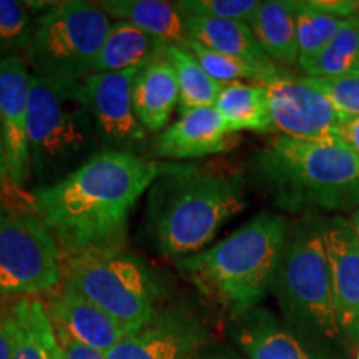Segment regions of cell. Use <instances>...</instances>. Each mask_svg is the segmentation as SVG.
<instances>
[{"mask_svg": "<svg viewBox=\"0 0 359 359\" xmlns=\"http://www.w3.org/2000/svg\"><path fill=\"white\" fill-rule=\"evenodd\" d=\"M356 359H359V349H358V356H356Z\"/></svg>", "mask_w": 359, "mask_h": 359, "instance_id": "cell-39", "label": "cell"}, {"mask_svg": "<svg viewBox=\"0 0 359 359\" xmlns=\"http://www.w3.org/2000/svg\"><path fill=\"white\" fill-rule=\"evenodd\" d=\"M326 219L308 213L290 224L271 291L283 321L325 359H348L349 348L336 318L325 243Z\"/></svg>", "mask_w": 359, "mask_h": 359, "instance_id": "cell-4", "label": "cell"}, {"mask_svg": "<svg viewBox=\"0 0 359 359\" xmlns=\"http://www.w3.org/2000/svg\"><path fill=\"white\" fill-rule=\"evenodd\" d=\"M195 359H246L245 356H240L235 351L228 348H213V349H203Z\"/></svg>", "mask_w": 359, "mask_h": 359, "instance_id": "cell-35", "label": "cell"}, {"mask_svg": "<svg viewBox=\"0 0 359 359\" xmlns=\"http://www.w3.org/2000/svg\"><path fill=\"white\" fill-rule=\"evenodd\" d=\"M273 127L303 140H331L346 120L306 77H290L266 85Z\"/></svg>", "mask_w": 359, "mask_h": 359, "instance_id": "cell-11", "label": "cell"}, {"mask_svg": "<svg viewBox=\"0 0 359 359\" xmlns=\"http://www.w3.org/2000/svg\"><path fill=\"white\" fill-rule=\"evenodd\" d=\"M167 165L105 150L57 183L35 191V215L62 255L123 251L133 206Z\"/></svg>", "mask_w": 359, "mask_h": 359, "instance_id": "cell-1", "label": "cell"}, {"mask_svg": "<svg viewBox=\"0 0 359 359\" xmlns=\"http://www.w3.org/2000/svg\"><path fill=\"white\" fill-rule=\"evenodd\" d=\"M0 173L7 178V161H6V150H4L2 125H0Z\"/></svg>", "mask_w": 359, "mask_h": 359, "instance_id": "cell-36", "label": "cell"}, {"mask_svg": "<svg viewBox=\"0 0 359 359\" xmlns=\"http://www.w3.org/2000/svg\"><path fill=\"white\" fill-rule=\"evenodd\" d=\"M177 103H180L177 74L163 53L138 72L133 83V111L148 133H156L167 127Z\"/></svg>", "mask_w": 359, "mask_h": 359, "instance_id": "cell-18", "label": "cell"}, {"mask_svg": "<svg viewBox=\"0 0 359 359\" xmlns=\"http://www.w3.org/2000/svg\"><path fill=\"white\" fill-rule=\"evenodd\" d=\"M142 69L92 74L83 80L97 133L115 151L132 154L147 140L148 132L133 111V83Z\"/></svg>", "mask_w": 359, "mask_h": 359, "instance_id": "cell-12", "label": "cell"}, {"mask_svg": "<svg viewBox=\"0 0 359 359\" xmlns=\"http://www.w3.org/2000/svg\"><path fill=\"white\" fill-rule=\"evenodd\" d=\"M4 180H7L6 177H4V175L2 173H0V182H4Z\"/></svg>", "mask_w": 359, "mask_h": 359, "instance_id": "cell-38", "label": "cell"}, {"mask_svg": "<svg viewBox=\"0 0 359 359\" xmlns=\"http://www.w3.org/2000/svg\"><path fill=\"white\" fill-rule=\"evenodd\" d=\"M251 32L276 65H298L294 6L290 0L259 2L257 11L246 22Z\"/></svg>", "mask_w": 359, "mask_h": 359, "instance_id": "cell-21", "label": "cell"}, {"mask_svg": "<svg viewBox=\"0 0 359 359\" xmlns=\"http://www.w3.org/2000/svg\"><path fill=\"white\" fill-rule=\"evenodd\" d=\"M45 308L55 330L103 354L127 336V331L110 314L102 311L64 283L47 294Z\"/></svg>", "mask_w": 359, "mask_h": 359, "instance_id": "cell-15", "label": "cell"}, {"mask_svg": "<svg viewBox=\"0 0 359 359\" xmlns=\"http://www.w3.org/2000/svg\"><path fill=\"white\" fill-rule=\"evenodd\" d=\"M306 77L331 79L359 74V19L344 22L339 32L323 48L320 55L304 70Z\"/></svg>", "mask_w": 359, "mask_h": 359, "instance_id": "cell-28", "label": "cell"}, {"mask_svg": "<svg viewBox=\"0 0 359 359\" xmlns=\"http://www.w3.org/2000/svg\"><path fill=\"white\" fill-rule=\"evenodd\" d=\"M27 132L30 161L39 173H50L75 158L97 132L83 82L32 74Z\"/></svg>", "mask_w": 359, "mask_h": 359, "instance_id": "cell-8", "label": "cell"}, {"mask_svg": "<svg viewBox=\"0 0 359 359\" xmlns=\"http://www.w3.org/2000/svg\"><path fill=\"white\" fill-rule=\"evenodd\" d=\"M55 334L62 349V359H107L103 353L88 346H83V344L77 343L75 339L69 338L65 333H62V331L55 330Z\"/></svg>", "mask_w": 359, "mask_h": 359, "instance_id": "cell-32", "label": "cell"}, {"mask_svg": "<svg viewBox=\"0 0 359 359\" xmlns=\"http://www.w3.org/2000/svg\"><path fill=\"white\" fill-rule=\"evenodd\" d=\"M110 27V17L95 2L47 4L32 19L24 58L39 77L83 82L93 74Z\"/></svg>", "mask_w": 359, "mask_h": 359, "instance_id": "cell-6", "label": "cell"}, {"mask_svg": "<svg viewBox=\"0 0 359 359\" xmlns=\"http://www.w3.org/2000/svg\"><path fill=\"white\" fill-rule=\"evenodd\" d=\"M236 145L235 133L224 127L215 107L182 111L177 122L165 128L154 143L158 158L188 160L222 154Z\"/></svg>", "mask_w": 359, "mask_h": 359, "instance_id": "cell-16", "label": "cell"}, {"mask_svg": "<svg viewBox=\"0 0 359 359\" xmlns=\"http://www.w3.org/2000/svg\"><path fill=\"white\" fill-rule=\"evenodd\" d=\"M12 356V336L8 327L7 314H0V359H11Z\"/></svg>", "mask_w": 359, "mask_h": 359, "instance_id": "cell-34", "label": "cell"}, {"mask_svg": "<svg viewBox=\"0 0 359 359\" xmlns=\"http://www.w3.org/2000/svg\"><path fill=\"white\" fill-rule=\"evenodd\" d=\"M358 19H359V13H358Z\"/></svg>", "mask_w": 359, "mask_h": 359, "instance_id": "cell-40", "label": "cell"}, {"mask_svg": "<svg viewBox=\"0 0 359 359\" xmlns=\"http://www.w3.org/2000/svg\"><path fill=\"white\" fill-rule=\"evenodd\" d=\"M213 107L230 133L236 135L243 130L263 133L275 130L266 85L245 82L223 85Z\"/></svg>", "mask_w": 359, "mask_h": 359, "instance_id": "cell-23", "label": "cell"}, {"mask_svg": "<svg viewBox=\"0 0 359 359\" xmlns=\"http://www.w3.org/2000/svg\"><path fill=\"white\" fill-rule=\"evenodd\" d=\"M246 206L245 177L240 172L167 165L151 185L148 223L165 257L200 253L224 223Z\"/></svg>", "mask_w": 359, "mask_h": 359, "instance_id": "cell-2", "label": "cell"}, {"mask_svg": "<svg viewBox=\"0 0 359 359\" xmlns=\"http://www.w3.org/2000/svg\"><path fill=\"white\" fill-rule=\"evenodd\" d=\"M288 228L283 215L262 212L212 248L178 259L177 269L235 318L271 291Z\"/></svg>", "mask_w": 359, "mask_h": 359, "instance_id": "cell-5", "label": "cell"}, {"mask_svg": "<svg viewBox=\"0 0 359 359\" xmlns=\"http://www.w3.org/2000/svg\"><path fill=\"white\" fill-rule=\"evenodd\" d=\"M165 55L172 62L180 88V111L213 107L223 83L210 77L190 50L167 45Z\"/></svg>", "mask_w": 359, "mask_h": 359, "instance_id": "cell-26", "label": "cell"}, {"mask_svg": "<svg viewBox=\"0 0 359 359\" xmlns=\"http://www.w3.org/2000/svg\"><path fill=\"white\" fill-rule=\"evenodd\" d=\"M306 77V75H304ZM314 87L326 95L336 111L346 122L359 116V74L341 75L331 79L306 77Z\"/></svg>", "mask_w": 359, "mask_h": 359, "instance_id": "cell-31", "label": "cell"}, {"mask_svg": "<svg viewBox=\"0 0 359 359\" xmlns=\"http://www.w3.org/2000/svg\"><path fill=\"white\" fill-rule=\"evenodd\" d=\"M293 6L298 39V67L304 72L348 19L320 11L313 6L311 0L293 2Z\"/></svg>", "mask_w": 359, "mask_h": 359, "instance_id": "cell-27", "label": "cell"}, {"mask_svg": "<svg viewBox=\"0 0 359 359\" xmlns=\"http://www.w3.org/2000/svg\"><path fill=\"white\" fill-rule=\"evenodd\" d=\"M12 336L11 359H62L55 330L40 299L20 298L7 313Z\"/></svg>", "mask_w": 359, "mask_h": 359, "instance_id": "cell-19", "label": "cell"}, {"mask_svg": "<svg viewBox=\"0 0 359 359\" xmlns=\"http://www.w3.org/2000/svg\"><path fill=\"white\" fill-rule=\"evenodd\" d=\"M349 223H351V226H353V230H354V235H356L358 241H359V206L351 213V218H349Z\"/></svg>", "mask_w": 359, "mask_h": 359, "instance_id": "cell-37", "label": "cell"}, {"mask_svg": "<svg viewBox=\"0 0 359 359\" xmlns=\"http://www.w3.org/2000/svg\"><path fill=\"white\" fill-rule=\"evenodd\" d=\"M60 266V246L37 215L0 208V294H48L62 283Z\"/></svg>", "mask_w": 359, "mask_h": 359, "instance_id": "cell-9", "label": "cell"}, {"mask_svg": "<svg viewBox=\"0 0 359 359\" xmlns=\"http://www.w3.org/2000/svg\"><path fill=\"white\" fill-rule=\"evenodd\" d=\"M253 177L288 212L339 213L359 206V155L339 138L278 135L255 156Z\"/></svg>", "mask_w": 359, "mask_h": 359, "instance_id": "cell-3", "label": "cell"}, {"mask_svg": "<svg viewBox=\"0 0 359 359\" xmlns=\"http://www.w3.org/2000/svg\"><path fill=\"white\" fill-rule=\"evenodd\" d=\"M62 283L102 311L127 334L145 326L156 313V293L143 264L123 251L62 255Z\"/></svg>", "mask_w": 359, "mask_h": 359, "instance_id": "cell-7", "label": "cell"}, {"mask_svg": "<svg viewBox=\"0 0 359 359\" xmlns=\"http://www.w3.org/2000/svg\"><path fill=\"white\" fill-rule=\"evenodd\" d=\"M185 48L195 55L210 77L223 85L241 82V80H248V82L258 85H269L291 75L285 67L276 65L275 62L255 64V62L243 60V58L223 55V53L215 52L191 39H188Z\"/></svg>", "mask_w": 359, "mask_h": 359, "instance_id": "cell-25", "label": "cell"}, {"mask_svg": "<svg viewBox=\"0 0 359 359\" xmlns=\"http://www.w3.org/2000/svg\"><path fill=\"white\" fill-rule=\"evenodd\" d=\"M188 37L212 50L255 64L273 62L251 32L246 22L205 19V17L183 15Z\"/></svg>", "mask_w": 359, "mask_h": 359, "instance_id": "cell-24", "label": "cell"}, {"mask_svg": "<svg viewBox=\"0 0 359 359\" xmlns=\"http://www.w3.org/2000/svg\"><path fill=\"white\" fill-rule=\"evenodd\" d=\"M29 65L22 55H8L0 60V125L7 161V180L20 187L29 180L32 161L29 147Z\"/></svg>", "mask_w": 359, "mask_h": 359, "instance_id": "cell-13", "label": "cell"}, {"mask_svg": "<svg viewBox=\"0 0 359 359\" xmlns=\"http://www.w3.org/2000/svg\"><path fill=\"white\" fill-rule=\"evenodd\" d=\"M32 19L25 2L0 0V60L24 53Z\"/></svg>", "mask_w": 359, "mask_h": 359, "instance_id": "cell-29", "label": "cell"}, {"mask_svg": "<svg viewBox=\"0 0 359 359\" xmlns=\"http://www.w3.org/2000/svg\"><path fill=\"white\" fill-rule=\"evenodd\" d=\"M107 15L127 22L167 45L183 47L188 42L185 19L177 6L163 0H102L95 2Z\"/></svg>", "mask_w": 359, "mask_h": 359, "instance_id": "cell-20", "label": "cell"}, {"mask_svg": "<svg viewBox=\"0 0 359 359\" xmlns=\"http://www.w3.org/2000/svg\"><path fill=\"white\" fill-rule=\"evenodd\" d=\"M210 333L195 313L183 308L156 309L155 316L120 339L107 359H195Z\"/></svg>", "mask_w": 359, "mask_h": 359, "instance_id": "cell-10", "label": "cell"}, {"mask_svg": "<svg viewBox=\"0 0 359 359\" xmlns=\"http://www.w3.org/2000/svg\"><path fill=\"white\" fill-rule=\"evenodd\" d=\"M175 6L182 12V15L248 22L259 2L258 0H182L175 2Z\"/></svg>", "mask_w": 359, "mask_h": 359, "instance_id": "cell-30", "label": "cell"}, {"mask_svg": "<svg viewBox=\"0 0 359 359\" xmlns=\"http://www.w3.org/2000/svg\"><path fill=\"white\" fill-rule=\"evenodd\" d=\"M325 243L338 325L348 346L359 343V241L343 215L326 219Z\"/></svg>", "mask_w": 359, "mask_h": 359, "instance_id": "cell-14", "label": "cell"}, {"mask_svg": "<svg viewBox=\"0 0 359 359\" xmlns=\"http://www.w3.org/2000/svg\"><path fill=\"white\" fill-rule=\"evenodd\" d=\"M230 336L246 359H325L262 306L231 318Z\"/></svg>", "mask_w": 359, "mask_h": 359, "instance_id": "cell-17", "label": "cell"}, {"mask_svg": "<svg viewBox=\"0 0 359 359\" xmlns=\"http://www.w3.org/2000/svg\"><path fill=\"white\" fill-rule=\"evenodd\" d=\"M167 43L151 37L143 30L127 22L111 24L100 53H98L93 74H109L145 67L154 58L163 55Z\"/></svg>", "mask_w": 359, "mask_h": 359, "instance_id": "cell-22", "label": "cell"}, {"mask_svg": "<svg viewBox=\"0 0 359 359\" xmlns=\"http://www.w3.org/2000/svg\"><path fill=\"white\" fill-rule=\"evenodd\" d=\"M336 137H338L341 142L346 143L348 147H351L359 155V116L341 125L338 132H336Z\"/></svg>", "mask_w": 359, "mask_h": 359, "instance_id": "cell-33", "label": "cell"}]
</instances>
